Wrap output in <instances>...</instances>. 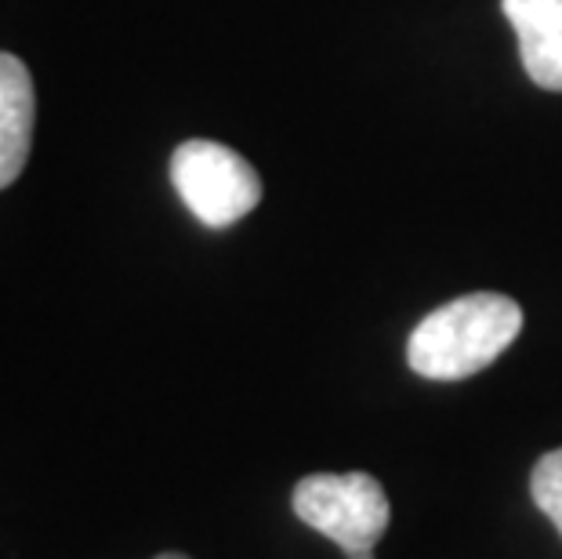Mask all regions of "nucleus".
Wrapping results in <instances>:
<instances>
[{
    "instance_id": "obj_2",
    "label": "nucleus",
    "mask_w": 562,
    "mask_h": 559,
    "mask_svg": "<svg viewBox=\"0 0 562 559\" xmlns=\"http://www.w3.org/2000/svg\"><path fill=\"white\" fill-rule=\"evenodd\" d=\"M294 513L349 559H374V545L392 523L389 494L370 472H313L294 487Z\"/></svg>"
},
{
    "instance_id": "obj_5",
    "label": "nucleus",
    "mask_w": 562,
    "mask_h": 559,
    "mask_svg": "<svg viewBox=\"0 0 562 559\" xmlns=\"http://www.w3.org/2000/svg\"><path fill=\"white\" fill-rule=\"evenodd\" d=\"M37 124V94L22 58L0 52V189L22 175Z\"/></svg>"
},
{
    "instance_id": "obj_4",
    "label": "nucleus",
    "mask_w": 562,
    "mask_h": 559,
    "mask_svg": "<svg viewBox=\"0 0 562 559\" xmlns=\"http://www.w3.org/2000/svg\"><path fill=\"white\" fill-rule=\"evenodd\" d=\"M516 26L519 58L544 91H562V0H501Z\"/></svg>"
},
{
    "instance_id": "obj_1",
    "label": "nucleus",
    "mask_w": 562,
    "mask_h": 559,
    "mask_svg": "<svg viewBox=\"0 0 562 559\" xmlns=\"http://www.w3.org/2000/svg\"><path fill=\"white\" fill-rule=\"evenodd\" d=\"M522 331V309L508 294H461L414 327L406 360L432 382H461L486 371Z\"/></svg>"
},
{
    "instance_id": "obj_6",
    "label": "nucleus",
    "mask_w": 562,
    "mask_h": 559,
    "mask_svg": "<svg viewBox=\"0 0 562 559\" xmlns=\"http://www.w3.org/2000/svg\"><path fill=\"white\" fill-rule=\"evenodd\" d=\"M530 494L533 505L555 523V530L562 534V447L548 450V455L533 466L530 476Z\"/></svg>"
},
{
    "instance_id": "obj_7",
    "label": "nucleus",
    "mask_w": 562,
    "mask_h": 559,
    "mask_svg": "<svg viewBox=\"0 0 562 559\" xmlns=\"http://www.w3.org/2000/svg\"><path fill=\"white\" fill-rule=\"evenodd\" d=\"M157 559H189V556H178V552H164V556H157Z\"/></svg>"
},
{
    "instance_id": "obj_3",
    "label": "nucleus",
    "mask_w": 562,
    "mask_h": 559,
    "mask_svg": "<svg viewBox=\"0 0 562 559\" xmlns=\"http://www.w3.org/2000/svg\"><path fill=\"white\" fill-rule=\"evenodd\" d=\"M171 182L186 208L211 230L240 222L261 200L258 171L236 149L211 138H189L175 149Z\"/></svg>"
}]
</instances>
